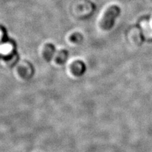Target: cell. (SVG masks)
<instances>
[{"mask_svg": "<svg viewBox=\"0 0 152 152\" xmlns=\"http://www.w3.org/2000/svg\"><path fill=\"white\" fill-rule=\"evenodd\" d=\"M121 8L118 6L113 5L107 9L102 19L100 26L103 30L108 31L114 25L115 18L120 15Z\"/></svg>", "mask_w": 152, "mask_h": 152, "instance_id": "6da1fadb", "label": "cell"}, {"mask_svg": "<svg viewBox=\"0 0 152 152\" xmlns=\"http://www.w3.org/2000/svg\"><path fill=\"white\" fill-rule=\"evenodd\" d=\"M86 66L83 61H77L72 65V72L75 75H80L84 73Z\"/></svg>", "mask_w": 152, "mask_h": 152, "instance_id": "7a4b0ae2", "label": "cell"}, {"mask_svg": "<svg viewBox=\"0 0 152 152\" xmlns=\"http://www.w3.org/2000/svg\"><path fill=\"white\" fill-rule=\"evenodd\" d=\"M72 39L73 41H80L82 39V36L79 34H75L72 36Z\"/></svg>", "mask_w": 152, "mask_h": 152, "instance_id": "3957f363", "label": "cell"}]
</instances>
